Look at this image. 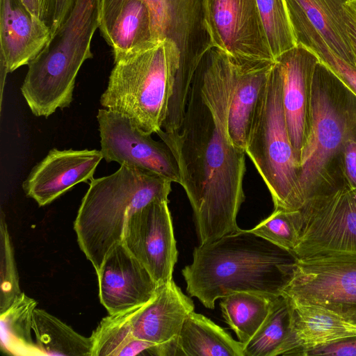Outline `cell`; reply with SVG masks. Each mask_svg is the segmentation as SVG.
<instances>
[{
  "instance_id": "1",
  "label": "cell",
  "mask_w": 356,
  "mask_h": 356,
  "mask_svg": "<svg viewBox=\"0 0 356 356\" xmlns=\"http://www.w3.org/2000/svg\"><path fill=\"white\" fill-rule=\"evenodd\" d=\"M229 90L230 56L211 47L193 76L179 132L156 133L177 161L200 244L240 229L246 154L227 133Z\"/></svg>"
},
{
  "instance_id": "2",
  "label": "cell",
  "mask_w": 356,
  "mask_h": 356,
  "mask_svg": "<svg viewBox=\"0 0 356 356\" xmlns=\"http://www.w3.org/2000/svg\"><path fill=\"white\" fill-rule=\"evenodd\" d=\"M295 261L291 252L239 229L195 247L181 272L188 293L213 309L216 300L235 292L280 296Z\"/></svg>"
},
{
  "instance_id": "3",
  "label": "cell",
  "mask_w": 356,
  "mask_h": 356,
  "mask_svg": "<svg viewBox=\"0 0 356 356\" xmlns=\"http://www.w3.org/2000/svg\"><path fill=\"white\" fill-rule=\"evenodd\" d=\"M171 184L154 172L124 164L90 181L74 229L96 273L111 249L122 243L127 219L154 200H169Z\"/></svg>"
},
{
  "instance_id": "4",
  "label": "cell",
  "mask_w": 356,
  "mask_h": 356,
  "mask_svg": "<svg viewBox=\"0 0 356 356\" xmlns=\"http://www.w3.org/2000/svg\"><path fill=\"white\" fill-rule=\"evenodd\" d=\"M355 128L356 96L319 60L312 81L309 132L300 162L305 203L343 185L341 152Z\"/></svg>"
},
{
  "instance_id": "5",
  "label": "cell",
  "mask_w": 356,
  "mask_h": 356,
  "mask_svg": "<svg viewBox=\"0 0 356 356\" xmlns=\"http://www.w3.org/2000/svg\"><path fill=\"white\" fill-rule=\"evenodd\" d=\"M99 16L100 0H75L44 48L28 65L21 92L35 116L48 118L70 106L78 72L93 56L90 44Z\"/></svg>"
},
{
  "instance_id": "6",
  "label": "cell",
  "mask_w": 356,
  "mask_h": 356,
  "mask_svg": "<svg viewBox=\"0 0 356 356\" xmlns=\"http://www.w3.org/2000/svg\"><path fill=\"white\" fill-rule=\"evenodd\" d=\"M179 66V53L169 40L114 61L107 88L100 97L104 108L129 118L143 132L162 129Z\"/></svg>"
},
{
  "instance_id": "7",
  "label": "cell",
  "mask_w": 356,
  "mask_h": 356,
  "mask_svg": "<svg viewBox=\"0 0 356 356\" xmlns=\"http://www.w3.org/2000/svg\"><path fill=\"white\" fill-rule=\"evenodd\" d=\"M245 152L268 188L274 209L296 211L304 206L300 167L288 132L282 75L275 60L258 99Z\"/></svg>"
},
{
  "instance_id": "8",
  "label": "cell",
  "mask_w": 356,
  "mask_h": 356,
  "mask_svg": "<svg viewBox=\"0 0 356 356\" xmlns=\"http://www.w3.org/2000/svg\"><path fill=\"white\" fill-rule=\"evenodd\" d=\"M127 0H100L99 26L106 31ZM152 15L158 41L168 40L179 53V66L167 120L174 124L184 116L192 80L204 54L212 47L205 19V0H143Z\"/></svg>"
},
{
  "instance_id": "9",
  "label": "cell",
  "mask_w": 356,
  "mask_h": 356,
  "mask_svg": "<svg viewBox=\"0 0 356 356\" xmlns=\"http://www.w3.org/2000/svg\"><path fill=\"white\" fill-rule=\"evenodd\" d=\"M297 228L296 259L356 261V188L342 185L309 199Z\"/></svg>"
},
{
  "instance_id": "10",
  "label": "cell",
  "mask_w": 356,
  "mask_h": 356,
  "mask_svg": "<svg viewBox=\"0 0 356 356\" xmlns=\"http://www.w3.org/2000/svg\"><path fill=\"white\" fill-rule=\"evenodd\" d=\"M97 120L100 151L106 162L148 170L181 184L177 161L164 142L154 140L129 118L106 108L98 110Z\"/></svg>"
},
{
  "instance_id": "11",
  "label": "cell",
  "mask_w": 356,
  "mask_h": 356,
  "mask_svg": "<svg viewBox=\"0 0 356 356\" xmlns=\"http://www.w3.org/2000/svg\"><path fill=\"white\" fill-rule=\"evenodd\" d=\"M212 47L235 58L274 61L256 0H205Z\"/></svg>"
},
{
  "instance_id": "12",
  "label": "cell",
  "mask_w": 356,
  "mask_h": 356,
  "mask_svg": "<svg viewBox=\"0 0 356 356\" xmlns=\"http://www.w3.org/2000/svg\"><path fill=\"white\" fill-rule=\"evenodd\" d=\"M169 200H154L126 220L122 243L158 285L172 279L177 261Z\"/></svg>"
},
{
  "instance_id": "13",
  "label": "cell",
  "mask_w": 356,
  "mask_h": 356,
  "mask_svg": "<svg viewBox=\"0 0 356 356\" xmlns=\"http://www.w3.org/2000/svg\"><path fill=\"white\" fill-rule=\"evenodd\" d=\"M280 295L343 314L356 311V261L296 259Z\"/></svg>"
},
{
  "instance_id": "14",
  "label": "cell",
  "mask_w": 356,
  "mask_h": 356,
  "mask_svg": "<svg viewBox=\"0 0 356 356\" xmlns=\"http://www.w3.org/2000/svg\"><path fill=\"white\" fill-rule=\"evenodd\" d=\"M275 62L282 79V102L288 132L299 164L309 136L312 81L319 59L302 44L278 56Z\"/></svg>"
},
{
  "instance_id": "15",
  "label": "cell",
  "mask_w": 356,
  "mask_h": 356,
  "mask_svg": "<svg viewBox=\"0 0 356 356\" xmlns=\"http://www.w3.org/2000/svg\"><path fill=\"white\" fill-rule=\"evenodd\" d=\"M97 275L99 300L109 314L145 305L159 286L122 243L111 249Z\"/></svg>"
},
{
  "instance_id": "16",
  "label": "cell",
  "mask_w": 356,
  "mask_h": 356,
  "mask_svg": "<svg viewBox=\"0 0 356 356\" xmlns=\"http://www.w3.org/2000/svg\"><path fill=\"white\" fill-rule=\"evenodd\" d=\"M103 159L100 150L51 149L22 184L26 195L40 207L51 203L76 184L93 178Z\"/></svg>"
},
{
  "instance_id": "17",
  "label": "cell",
  "mask_w": 356,
  "mask_h": 356,
  "mask_svg": "<svg viewBox=\"0 0 356 356\" xmlns=\"http://www.w3.org/2000/svg\"><path fill=\"white\" fill-rule=\"evenodd\" d=\"M289 302L290 327L280 355L306 356L316 348L356 338V322L345 314L321 305Z\"/></svg>"
},
{
  "instance_id": "18",
  "label": "cell",
  "mask_w": 356,
  "mask_h": 356,
  "mask_svg": "<svg viewBox=\"0 0 356 356\" xmlns=\"http://www.w3.org/2000/svg\"><path fill=\"white\" fill-rule=\"evenodd\" d=\"M51 38V28L22 0H0V63L8 73L29 65Z\"/></svg>"
},
{
  "instance_id": "19",
  "label": "cell",
  "mask_w": 356,
  "mask_h": 356,
  "mask_svg": "<svg viewBox=\"0 0 356 356\" xmlns=\"http://www.w3.org/2000/svg\"><path fill=\"white\" fill-rule=\"evenodd\" d=\"M193 300L172 280L159 285L154 296L140 306L131 317L134 335L156 344L176 339L188 314Z\"/></svg>"
},
{
  "instance_id": "20",
  "label": "cell",
  "mask_w": 356,
  "mask_h": 356,
  "mask_svg": "<svg viewBox=\"0 0 356 356\" xmlns=\"http://www.w3.org/2000/svg\"><path fill=\"white\" fill-rule=\"evenodd\" d=\"M274 61L230 56L227 133L233 145L243 151L258 99Z\"/></svg>"
},
{
  "instance_id": "21",
  "label": "cell",
  "mask_w": 356,
  "mask_h": 356,
  "mask_svg": "<svg viewBox=\"0 0 356 356\" xmlns=\"http://www.w3.org/2000/svg\"><path fill=\"white\" fill-rule=\"evenodd\" d=\"M351 0H284L290 22L309 24L339 58L356 67L344 19V6Z\"/></svg>"
},
{
  "instance_id": "22",
  "label": "cell",
  "mask_w": 356,
  "mask_h": 356,
  "mask_svg": "<svg viewBox=\"0 0 356 356\" xmlns=\"http://www.w3.org/2000/svg\"><path fill=\"white\" fill-rule=\"evenodd\" d=\"M102 36L112 47L114 61L159 42L150 10L143 0L126 1Z\"/></svg>"
},
{
  "instance_id": "23",
  "label": "cell",
  "mask_w": 356,
  "mask_h": 356,
  "mask_svg": "<svg viewBox=\"0 0 356 356\" xmlns=\"http://www.w3.org/2000/svg\"><path fill=\"white\" fill-rule=\"evenodd\" d=\"M137 307L104 318L90 336L92 356H163L162 344L137 339L131 317Z\"/></svg>"
},
{
  "instance_id": "24",
  "label": "cell",
  "mask_w": 356,
  "mask_h": 356,
  "mask_svg": "<svg viewBox=\"0 0 356 356\" xmlns=\"http://www.w3.org/2000/svg\"><path fill=\"white\" fill-rule=\"evenodd\" d=\"M177 341L178 356H244L242 342L194 311L185 320Z\"/></svg>"
},
{
  "instance_id": "25",
  "label": "cell",
  "mask_w": 356,
  "mask_h": 356,
  "mask_svg": "<svg viewBox=\"0 0 356 356\" xmlns=\"http://www.w3.org/2000/svg\"><path fill=\"white\" fill-rule=\"evenodd\" d=\"M33 331L42 355L92 356L91 337L80 334L44 309H35Z\"/></svg>"
},
{
  "instance_id": "26",
  "label": "cell",
  "mask_w": 356,
  "mask_h": 356,
  "mask_svg": "<svg viewBox=\"0 0 356 356\" xmlns=\"http://www.w3.org/2000/svg\"><path fill=\"white\" fill-rule=\"evenodd\" d=\"M275 296L240 291L220 298V306L225 322L244 345L265 321Z\"/></svg>"
},
{
  "instance_id": "27",
  "label": "cell",
  "mask_w": 356,
  "mask_h": 356,
  "mask_svg": "<svg viewBox=\"0 0 356 356\" xmlns=\"http://www.w3.org/2000/svg\"><path fill=\"white\" fill-rule=\"evenodd\" d=\"M37 302L24 293L0 314L1 347L14 355H42L31 336Z\"/></svg>"
},
{
  "instance_id": "28",
  "label": "cell",
  "mask_w": 356,
  "mask_h": 356,
  "mask_svg": "<svg viewBox=\"0 0 356 356\" xmlns=\"http://www.w3.org/2000/svg\"><path fill=\"white\" fill-rule=\"evenodd\" d=\"M291 321V305L280 295L273 300L265 321L245 345L244 356H277L288 337Z\"/></svg>"
},
{
  "instance_id": "29",
  "label": "cell",
  "mask_w": 356,
  "mask_h": 356,
  "mask_svg": "<svg viewBox=\"0 0 356 356\" xmlns=\"http://www.w3.org/2000/svg\"><path fill=\"white\" fill-rule=\"evenodd\" d=\"M291 26L296 44L312 51L356 96V67L337 56L309 24L296 20L291 22Z\"/></svg>"
},
{
  "instance_id": "30",
  "label": "cell",
  "mask_w": 356,
  "mask_h": 356,
  "mask_svg": "<svg viewBox=\"0 0 356 356\" xmlns=\"http://www.w3.org/2000/svg\"><path fill=\"white\" fill-rule=\"evenodd\" d=\"M268 42L275 59L296 45L284 0H256Z\"/></svg>"
},
{
  "instance_id": "31",
  "label": "cell",
  "mask_w": 356,
  "mask_h": 356,
  "mask_svg": "<svg viewBox=\"0 0 356 356\" xmlns=\"http://www.w3.org/2000/svg\"><path fill=\"white\" fill-rule=\"evenodd\" d=\"M22 293L14 251L3 211L0 220V314Z\"/></svg>"
},
{
  "instance_id": "32",
  "label": "cell",
  "mask_w": 356,
  "mask_h": 356,
  "mask_svg": "<svg viewBox=\"0 0 356 356\" xmlns=\"http://www.w3.org/2000/svg\"><path fill=\"white\" fill-rule=\"evenodd\" d=\"M298 212L274 209L267 218L250 230L291 253L298 241Z\"/></svg>"
},
{
  "instance_id": "33",
  "label": "cell",
  "mask_w": 356,
  "mask_h": 356,
  "mask_svg": "<svg viewBox=\"0 0 356 356\" xmlns=\"http://www.w3.org/2000/svg\"><path fill=\"white\" fill-rule=\"evenodd\" d=\"M340 168L343 185L356 188V128L343 146Z\"/></svg>"
},
{
  "instance_id": "34",
  "label": "cell",
  "mask_w": 356,
  "mask_h": 356,
  "mask_svg": "<svg viewBox=\"0 0 356 356\" xmlns=\"http://www.w3.org/2000/svg\"><path fill=\"white\" fill-rule=\"evenodd\" d=\"M356 356V338H352L309 351L306 356Z\"/></svg>"
},
{
  "instance_id": "35",
  "label": "cell",
  "mask_w": 356,
  "mask_h": 356,
  "mask_svg": "<svg viewBox=\"0 0 356 356\" xmlns=\"http://www.w3.org/2000/svg\"><path fill=\"white\" fill-rule=\"evenodd\" d=\"M29 10L38 18L51 27L55 10V0H22Z\"/></svg>"
},
{
  "instance_id": "36",
  "label": "cell",
  "mask_w": 356,
  "mask_h": 356,
  "mask_svg": "<svg viewBox=\"0 0 356 356\" xmlns=\"http://www.w3.org/2000/svg\"><path fill=\"white\" fill-rule=\"evenodd\" d=\"M343 13L348 37L356 60V11L350 1L344 6Z\"/></svg>"
},
{
  "instance_id": "37",
  "label": "cell",
  "mask_w": 356,
  "mask_h": 356,
  "mask_svg": "<svg viewBox=\"0 0 356 356\" xmlns=\"http://www.w3.org/2000/svg\"><path fill=\"white\" fill-rule=\"evenodd\" d=\"M75 0H55V10L53 22L60 24L67 15Z\"/></svg>"
},
{
  "instance_id": "38",
  "label": "cell",
  "mask_w": 356,
  "mask_h": 356,
  "mask_svg": "<svg viewBox=\"0 0 356 356\" xmlns=\"http://www.w3.org/2000/svg\"><path fill=\"white\" fill-rule=\"evenodd\" d=\"M345 314L347 315L350 319L356 322V311L349 312Z\"/></svg>"
},
{
  "instance_id": "39",
  "label": "cell",
  "mask_w": 356,
  "mask_h": 356,
  "mask_svg": "<svg viewBox=\"0 0 356 356\" xmlns=\"http://www.w3.org/2000/svg\"><path fill=\"white\" fill-rule=\"evenodd\" d=\"M350 2L353 4V6L356 11V0H351Z\"/></svg>"
}]
</instances>
